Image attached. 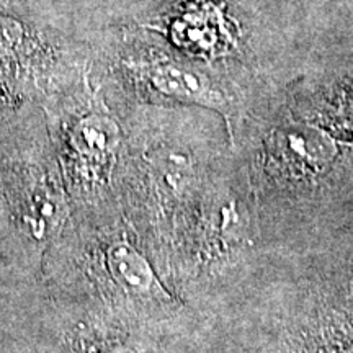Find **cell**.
I'll return each instance as SVG.
<instances>
[{"mask_svg":"<svg viewBox=\"0 0 353 353\" xmlns=\"http://www.w3.org/2000/svg\"><path fill=\"white\" fill-rule=\"evenodd\" d=\"M107 265L113 280L128 293L157 301H172L148 260L126 242H114L108 247Z\"/></svg>","mask_w":353,"mask_h":353,"instance_id":"cell-1","label":"cell"},{"mask_svg":"<svg viewBox=\"0 0 353 353\" xmlns=\"http://www.w3.org/2000/svg\"><path fill=\"white\" fill-rule=\"evenodd\" d=\"M149 82L161 94L169 95L172 99L187 100V101H200V103H223V99L214 88L205 81L201 76L195 72H190L187 69L176 68L175 64L161 63L154 68L145 70Z\"/></svg>","mask_w":353,"mask_h":353,"instance_id":"cell-2","label":"cell"},{"mask_svg":"<svg viewBox=\"0 0 353 353\" xmlns=\"http://www.w3.org/2000/svg\"><path fill=\"white\" fill-rule=\"evenodd\" d=\"M120 141V132L107 118L92 117L79 123L74 131V144L88 156H105L113 152Z\"/></svg>","mask_w":353,"mask_h":353,"instance_id":"cell-3","label":"cell"},{"mask_svg":"<svg viewBox=\"0 0 353 353\" xmlns=\"http://www.w3.org/2000/svg\"><path fill=\"white\" fill-rule=\"evenodd\" d=\"M21 25L19 21L0 17V56H7L13 52L21 41Z\"/></svg>","mask_w":353,"mask_h":353,"instance_id":"cell-4","label":"cell"},{"mask_svg":"<svg viewBox=\"0 0 353 353\" xmlns=\"http://www.w3.org/2000/svg\"><path fill=\"white\" fill-rule=\"evenodd\" d=\"M108 353H136V352L130 347H117L113 348V350H110Z\"/></svg>","mask_w":353,"mask_h":353,"instance_id":"cell-5","label":"cell"}]
</instances>
